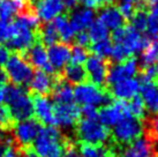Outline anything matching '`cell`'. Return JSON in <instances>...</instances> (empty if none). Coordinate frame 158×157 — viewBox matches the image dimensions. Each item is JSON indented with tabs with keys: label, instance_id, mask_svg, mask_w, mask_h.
<instances>
[{
	"label": "cell",
	"instance_id": "6da1fadb",
	"mask_svg": "<svg viewBox=\"0 0 158 157\" xmlns=\"http://www.w3.org/2000/svg\"><path fill=\"white\" fill-rule=\"evenodd\" d=\"M66 141L56 126L42 127L31 149L38 157H62Z\"/></svg>",
	"mask_w": 158,
	"mask_h": 157
},
{
	"label": "cell",
	"instance_id": "7a4b0ae2",
	"mask_svg": "<svg viewBox=\"0 0 158 157\" xmlns=\"http://www.w3.org/2000/svg\"><path fill=\"white\" fill-rule=\"evenodd\" d=\"M5 102L7 103L13 119L16 121L31 118L34 114L32 98L23 87L15 84L5 86Z\"/></svg>",
	"mask_w": 158,
	"mask_h": 157
},
{
	"label": "cell",
	"instance_id": "3957f363",
	"mask_svg": "<svg viewBox=\"0 0 158 157\" xmlns=\"http://www.w3.org/2000/svg\"><path fill=\"white\" fill-rule=\"evenodd\" d=\"M109 127L104 126L97 119L84 118L76 124V136L81 143L103 144L110 138Z\"/></svg>",
	"mask_w": 158,
	"mask_h": 157
},
{
	"label": "cell",
	"instance_id": "277c9868",
	"mask_svg": "<svg viewBox=\"0 0 158 157\" xmlns=\"http://www.w3.org/2000/svg\"><path fill=\"white\" fill-rule=\"evenodd\" d=\"M6 66V74L12 84L24 87L28 86L31 78L34 75L32 66L24 59L20 52H12L9 54L7 61L5 62Z\"/></svg>",
	"mask_w": 158,
	"mask_h": 157
},
{
	"label": "cell",
	"instance_id": "5b68a950",
	"mask_svg": "<svg viewBox=\"0 0 158 157\" xmlns=\"http://www.w3.org/2000/svg\"><path fill=\"white\" fill-rule=\"evenodd\" d=\"M154 38H150L149 36H142L133 28L131 24H125L114 29L112 35H111V40L113 43H119L125 45L126 48L131 51L132 54L142 52Z\"/></svg>",
	"mask_w": 158,
	"mask_h": 157
},
{
	"label": "cell",
	"instance_id": "8992f818",
	"mask_svg": "<svg viewBox=\"0 0 158 157\" xmlns=\"http://www.w3.org/2000/svg\"><path fill=\"white\" fill-rule=\"evenodd\" d=\"M9 39L6 42V48L12 52H23L37 40L35 30H31L15 18L9 21Z\"/></svg>",
	"mask_w": 158,
	"mask_h": 157
},
{
	"label": "cell",
	"instance_id": "52a82bcc",
	"mask_svg": "<svg viewBox=\"0 0 158 157\" xmlns=\"http://www.w3.org/2000/svg\"><path fill=\"white\" fill-rule=\"evenodd\" d=\"M144 124L142 120L133 116H126L113 126L112 136L113 140L120 146L131 144L135 140L143 135Z\"/></svg>",
	"mask_w": 158,
	"mask_h": 157
},
{
	"label": "cell",
	"instance_id": "ba28073f",
	"mask_svg": "<svg viewBox=\"0 0 158 157\" xmlns=\"http://www.w3.org/2000/svg\"><path fill=\"white\" fill-rule=\"evenodd\" d=\"M74 90V100L80 105H92L101 106L111 103V95L107 91L103 90V88L98 87L91 82H83L76 84Z\"/></svg>",
	"mask_w": 158,
	"mask_h": 157
},
{
	"label": "cell",
	"instance_id": "9c48e42d",
	"mask_svg": "<svg viewBox=\"0 0 158 157\" xmlns=\"http://www.w3.org/2000/svg\"><path fill=\"white\" fill-rule=\"evenodd\" d=\"M40 129H42V124L37 119L28 118V119L21 120L16 125H14V142L18 143L21 148L30 147V144H32V142L35 141Z\"/></svg>",
	"mask_w": 158,
	"mask_h": 157
},
{
	"label": "cell",
	"instance_id": "30bf717a",
	"mask_svg": "<svg viewBox=\"0 0 158 157\" xmlns=\"http://www.w3.org/2000/svg\"><path fill=\"white\" fill-rule=\"evenodd\" d=\"M126 116H132L128 108V100H117L98 110L97 120L106 127H113Z\"/></svg>",
	"mask_w": 158,
	"mask_h": 157
},
{
	"label": "cell",
	"instance_id": "8fae6325",
	"mask_svg": "<svg viewBox=\"0 0 158 157\" xmlns=\"http://www.w3.org/2000/svg\"><path fill=\"white\" fill-rule=\"evenodd\" d=\"M110 64V60H107L106 58L98 57L95 54L89 56L83 64L89 81L101 88L106 86V78Z\"/></svg>",
	"mask_w": 158,
	"mask_h": 157
},
{
	"label": "cell",
	"instance_id": "7c38bea8",
	"mask_svg": "<svg viewBox=\"0 0 158 157\" xmlns=\"http://www.w3.org/2000/svg\"><path fill=\"white\" fill-rule=\"evenodd\" d=\"M140 66L137 64L135 57H129L123 62H115L110 64L109 70H107V78H106V84H112L118 81L125 80V78H135L139 74Z\"/></svg>",
	"mask_w": 158,
	"mask_h": 157
},
{
	"label": "cell",
	"instance_id": "4fadbf2b",
	"mask_svg": "<svg viewBox=\"0 0 158 157\" xmlns=\"http://www.w3.org/2000/svg\"><path fill=\"white\" fill-rule=\"evenodd\" d=\"M20 53L22 54L23 57H24V59L32 67H36L37 70H44V72H46L48 74H58V73L54 72L51 64L48 62L46 48L40 43L38 39L28 50Z\"/></svg>",
	"mask_w": 158,
	"mask_h": 157
},
{
	"label": "cell",
	"instance_id": "5bb4252c",
	"mask_svg": "<svg viewBox=\"0 0 158 157\" xmlns=\"http://www.w3.org/2000/svg\"><path fill=\"white\" fill-rule=\"evenodd\" d=\"M60 78V73L58 74H48L44 70H37L34 73L30 82L28 83V87L30 92L37 96H46L51 94L57 81Z\"/></svg>",
	"mask_w": 158,
	"mask_h": 157
},
{
	"label": "cell",
	"instance_id": "9a60e30c",
	"mask_svg": "<svg viewBox=\"0 0 158 157\" xmlns=\"http://www.w3.org/2000/svg\"><path fill=\"white\" fill-rule=\"evenodd\" d=\"M81 117V109L77 104L65 103V104H54V118L57 126L72 127L76 125Z\"/></svg>",
	"mask_w": 158,
	"mask_h": 157
},
{
	"label": "cell",
	"instance_id": "2e32d148",
	"mask_svg": "<svg viewBox=\"0 0 158 157\" xmlns=\"http://www.w3.org/2000/svg\"><path fill=\"white\" fill-rule=\"evenodd\" d=\"M70 49L72 45L65 42H58L48 48V62L56 73H60L70 60Z\"/></svg>",
	"mask_w": 158,
	"mask_h": 157
},
{
	"label": "cell",
	"instance_id": "e0dca14e",
	"mask_svg": "<svg viewBox=\"0 0 158 157\" xmlns=\"http://www.w3.org/2000/svg\"><path fill=\"white\" fill-rule=\"evenodd\" d=\"M140 82L135 78H125L110 84V95L115 100H129L140 91Z\"/></svg>",
	"mask_w": 158,
	"mask_h": 157
},
{
	"label": "cell",
	"instance_id": "ac0fdd59",
	"mask_svg": "<svg viewBox=\"0 0 158 157\" xmlns=\"http://www.w3.org/2000/svg\"><path fill=\"white\" fill-rule=\"evenodd\" d=\"M34 102V114L40 124L46 126H57L54 118V104L46 96H37L32 98Z\"/></svg>",
	"mask_w": 158,
	"mask_h": 157
},
{
	"label": "cell",
	"instance_id": "d6986e66",
	"mask_svg": "<svg viewBox=\"0 0 158 157\" xmlns=\"http://www.w3.org/2000/svg\"><path fill=\"white\" fill-rule=\"evenodd\" d=\"M35 6L38 18L44 22L52 21L53 19L65 13V5L62 0H30Z\"/></svg>",
	"mask_w": 158,
	"mask_h": 157
},
{
	"label": "cell",
	"instance_id": "ffe728a7",
	"mask_svg": "<svg viewBox=\"0 0 158 157\" xmlns=\"http://www.w3.org/2000/svg\"><path fill=\"white\" fill-rule=\"evenodd\" d=\"M107 29H117L126 24V21L118 8V5H107L98 8V19Z\"/></svg>",
	"mask_w": 158,
	"mask_h": 157
},
{
	"label": "cell",
	"instance_id": "44dd1931",
	"mask_svg": "<svg viewBox=\"0 0 158 157\" xmlns=\"http://www.w3.org/2000/svg\"><path fill=\"white\" fill-rule=\"evenodd\" d=\"M139 92L145 110L154 116H158V82L152 81L141 83Z\"/></svg>",
	"mask_w": 158,
	"mask_h": 157
},
{
	"label": "cell",
	"instance_id": "7402d4cb",
	"mask_svg": "<svg viewBox=\"0 0 158 157\" xmlns=\"http://www.w3.org/2000/svg\"><path fill=\"white\" fill-rule=\"evenodd\" d=\"M67 13L69 19V24L75 34L85 30L91 26V23L95 20V13L90 8H75Z\"/></svg>",
	"mask_w": 158,
	"mask_h": 157
},
{
	"label": "cell",
	"instance_id": "603a6c76",
	"mask_svg": "<svg viewBox=\"0 0 158 157\" xmlns=\"http://www.w3.org/2000/svg\"><path fill=\"white\" fill-rule=\"evenodd\" d=\"M152 150L154 148L150 140L147 136H141L131 144H128V147L123 151V157H150Z\"/></svg>",
	"mask_w": 158,
	"mask_h": 157
},
{
	"label": "cell",
	"instance_id": "cb8c5ba5",
	"mask_svg": "<svg viewBox=\"0 0 158 157\" xmlns=\"http://www.w3.org/2000/svg\"><path fill=\"white\" fill-rule=\"evenodd\" d=\"M61 78L67 81L69 84H80L88 80L87 72L83 65H76V64H67L64 70L60 72Z\"/></svg>",
	"mask_w": 158,
	"mask_h": 157
},
{
	"label": "cell",
	"instance_id": "d4e9b609",
	"mask_svg": "<svg viewBox=\"0 0 158 157\" xmlns=\"http://www.w3.org/2000/svg\"><path fill=\"white\" fill-rule=\"evenodd\" d=\"M51 94H52L53 100H54V102L57 104L73 103V100H74V90H73V87L61 78V75H60L59 80L56 83V86H54Z\"/></svg>",
	"mask_w": 158,
	"mask_h": 157
},
{
	"label": "cell",
	"instance_id": "484cf974",
	"mask_svg": "<svg viewBox=\"0 0 158 157\" xmlns=\"http://www.w3.org/2000/svg\"><path fill=\"white\" fill-rule=\"evenodd\" d=\"M36 35H37V39L45 48H48L52 44L58 43L60 40V36L58 34L57 29L53 26L52 21L40 22L38 29L36 30Z\"/></svg>",
	"mask_w": 158,
	"mask_h": 157
},
{
	"label": "cell",
	"instance_id": "4316f807",
	"mask_svg": "<svg viewBox=\"0 0 158 157\" xmlns=\"http://www.w3.org/2000/svg\"><path fill=\"white\" fill-rule=\"evenodd\" d=\"M52 23L54 28L57 29L59 36H60V40L65 42V43H69L70 40L74 38L75 32L69 24V19H68L67 12L56 16L52 20Z\"/></svg>",
	"mask_w": 158,
	"mask_h": 157
},
{
	"label": "cell",
	"instance_id": "83f0119b",
	"mask_svg": "<svg viewBox=\"0 0 158 157\" xmlns=\"http://www.w3.org/2000/svg\"><path fill=\"white\" fill-rule=\"evenodd\" d=\"M81 157H115L113 149L103 144H85L80 146Z\"/></svg>",
	"mask_w": 158,
	"mask_h": 157
},
{
	"label": "cell",
	"instance_id": "f1b7e54d",
	"mask_svg": "<svg viewBox=\"0 0 158 157\" xmlns=\"http://www.w3.org/2000/svg\"><path fill=\"white\" fill-rule=\"evenodd\" d=\"M157 61H158V43H157V38H154L151 40V43L142 51V58H141L142 66H141V68L150 65H155Z\"/></svg>",
	"mask_w": 158,
	"mask_h": 157
},
{
	"label": "cell",
	"instance_id": "f546056e",
	"mask_svg": "<svg viewBox=\"0 0 158 157\" xmlns=\"http://www.w3.org/2000/svg\"><path fill=\"white\" fill-rule=\"evenodd\" d=\"M112 48H113V45H112L111 38H106L103 40L95 42V43H90L88 51L95 56H98V57L107 58L109 56H111Z\"/></svg>",
	"mask_w": 158,
	"mask_h": 157
},
{
	"label": "cell",
	"instance_id": "4dcf8cb0",
	"mask_svg": "<svg viewBox=\"0 0 158 157\" xmlns=\"http://www.w3.org/2000/svg\"><path fill=\"white\" fill-rule=\"evenodd\" d=\"M88 35L91 43H95V42H98V40H103V39H106V38H110L109 29L99 20H96V21L92 22L91 26L89 27Z\"/></svg>",
	"mask_w": 158,
	"mask_h": 157
},
{
	"label": "cell",
	"instance_id": "1f68e13d",
	"mask_svg": "<svg viewBox=\"0 0 158 157\" xmlns=\"http://www.w3.org/2000/svg\"><path fill=\"white\" fill-rule=\"evenodd\" d=\"M128 108H129V112L133 117L137 118V119H144L147 110L143 104V100H141V97L139 95H136L135 97H133L132 100H128Z\"/></svg>",
	"mask_w": 158,
	"mask_h": 157
},
{
	"label": "cell",
	"instance_id": "d6a6232c",
	"mask_svg": "<svg viewBox=\"0 0 158 157\" xmlns=\"http://www.w3.org/2000/svg\"><path fill=\"white\" fill-rule=\"evenodd\" d=\"M145 136L150 140V142L152 144V148L158 149V116L152 118L149 121V124L144 126Z\"/></svg>",
	"mask_w": 158,
	"mask_h": 157
},
{
	"label": "cell",
	"instance_id": "836d02e7",
	"mask_svg": "<svg viewBox=\"0 0 158 157\" xmlns=\"http://www.w3.org/2000/svg\"><path fill=\"white\" fill-rule=\"evenodd\" d=\"M16 15V8L13 0H0V19L4 21H12Z\"/></svg>",
	"mask_w": 158,
	"mask_h": 157
},
{
	"label": "cell",
	"instance_id": "e575fe53",
	"mask_svg": "<svg viewBox=\"0 0 158 157\" xmlns=\"http://www.w3.org/2000/svg\"><path fill=\"white\" fill-rule=\"evenodd\" d=\"M89 57L88 49L79 46V45H73L70 49V62L76 64V65H83L87 58Z\"/></svg>",
	"mask_w": 158,
	"mask_h": 157
},
{
	"label": "cell",
	"instance_id": "d590c367",
	"mask_svg": "<svg viewBox=\"0 0 158 157\" xmlns=\"http://www.w3.org/2000/svg\"><path fill=\"white\" fill-rule=\"evenodd\" d=\"M129 57H133V54L125 45L114 43L113 48H112V52H111V58L114 62H123Z\"/></svg>",
	"mask_w": 158,
	"mask_h": 157
},
{
	"label": "cell",
	"instance_id": "8d00e7d4",
	"mask_svg": "<svg viewBox=\"0 0 158 157\" xmlns=\"http://www.w3.org/2000/svg\"><path fill=\"white\" fill-rule=\"evenodd\" d=\"M147 36L150 38H157L158 37V14L150 11L147 20Z\"/></svg>",
	"mask_w": 158,
	"mask_h": 157
},
{
	"label": "cell",
	"instance_id": "74e56055",
	"mask_svg": "<svg viewBox=\"0 0 158 157\" xmlns=\"http://www.w3.org/2000/svg\"><path fill=\"white\" fill-rule=\"evenodd\" d=\"M13 121L14 119L12 117V113L9 111L8 106H5L1 104L0 105V127L6 131L13 126Z\"/></svg>",
	"mask_w": 158,
	"mask_h": 157
},
{
	"label": "cell",
	"instance_id": "f35d334b",
	"mask_svg": "<svg viewBox=\"0 0 158 157\" xmlns=\"http://www.w3.org/2000/svg\"><path fill=\"white\" fill-rule=\"evenodd\" d=\"M118 8L120 11V13H121V15L123 16V19H125L126 23H129L131 19L133 18V15L135 13V8H136L135 5L129 4V2H123L120 6L118 5Z\"/></svg>",
	"mask_w": 158,
	"mask_h": 157
},
{
	"label": "cell",
	"instance_id": "ab89813d",
	"mask_svg": "<svg viewBox=\"0 0 158 157\" xmlns=\"http://www.w3.org/2000/svg\"><path fill=\"white\" fill-rule=\"evenodd\" d=\"M73 40H74V45H79V46H82V48H85V49H88L90 43H91L90 38H89L88 32L85 30L76 32L74 35Z\"/></svg>",
	"mask_w": 158,
	"mask_h": 157
},
{
	"label": "cell",
	"instance_id": "60d3db41",
	"mask_svg": "<svg viewBox=\"0 0 158 157\" xmlns=\"http://www.w3.org/2000/svg\"><path fill=\"white\" fill-rule=\"evenodd\" d=\"M10 32H9V22L4 21L0 19V44L6 43L9 39Z\"/></svg>",
	"mask_w": 158,
	"mask_h": 157
},
{
	"label": "cell",
	"instance_id": "b9f144b4",
	"mask_svg": "<svg viewBox=\"0 0 158 157\" xmlns=\"http://www.w3.org/2000/svg\"><path fill=\"white\" fill-rule=\"evenodd\" d=\"M62 157H81L80 151L75 148L74 143H73L70 140H67L66 141V144H65V151H64V156Z\"/></svg>",
	"mask_w": 158,
	"mask_h": 157
},
{
	"label": "cell",
	"instance_id": "7bdbcfd3",
	"mask_svg": "<svg viewBox=\"0 0 158 157\" xmlns=\"http://www.w3.org/2000/svg\"><path fill=\"white\" fill-rule=\"evenodd\" d=\"M81 113L84 114V118H88V119H97L98 110H97L96 106H92V105H83L82 109H81Z\"/></svg>",
	"mask_w": 158,
	"mask_h": 157
},
{
	"label": "cell",
	"instance_id": "ee69618b",
	"mask_svg": "<svg viewBox=\"0 0 158 157\" xmlns=\"http://www.w3.org/2000/svg\"><path fill=\"white\" fill-rule=\"evenodd\" d=\"M2 157H22V151H21V149L19 148V147L14 146L13 143L8 146V148L6 149V151L2 155Z\"/></svg>",
	"mask_w": 158,
	"mask_h": 157
},
{
	"label": "cell",
	"instance_id": "f6af8a7d",
	"mask_svg": "<svg viewBox=\"0 0 158 157\" xmlns=\"http://www.w3.org/2000/svg\"><path fill=\"white\" fill-rule=\"evenodd\" d=\"M9 54H10V52H9L8 49L2 44H0V66L5 65V62L8 59Z\"/></svg>",
	"mask_w": 158,
	"mask_h": 157
},
{
	"label": "cell",
	"instance_id": "bcb514c9",
	"mask_svg": "<svg viewBox=\"0 0 158 157\" xmlns=\"http://www.w3.org/2000/svg\"><path fill=\"white\" fill-rule=\"evenodd\" d=\"M13 143H14V139L12 136H7L5 141L0 142V157H2V155H4L5 151H6V149L8 148V146H10V144H13Z\"/></svg>",
	"mask_w": 158,
	"mask_h": 157
},
{
	"label": "cell",
	"instance_id": "7dc6e473",
	"mask_svg": "<svg viewBox=\"0 0 158 157\" xmlns=\"http://www.w3.org/2000/svg\"><path fill=\"white\" fill-rule=\"evenodd\" d=\"M79 2H81L82 5H84L87 8H99V4H98V0H79Z\"/></svg>",
	"mask_w": 158,
	"mask_h": 157
},
{
	"label": "cell",
	"instance_id": "c3c4849f",
	"mask_svg": "<svg viewBox=\"0 0 158 157\" xmlns=\"http://www.w3.org/2000/svg\"><path fill=\"white\" fill-rule=\"evenodd\" d=\"M64 1V5H65V8H66V12H70L77 7V5L80 4L79 0H62Z\"/></svg>",
	"mask_w": 158,
	"mask_h": 157
},
{
	"label": "cell",
	"instance_id": "681fc988",
	"mask_svg": "<svg viewBox=\"0 0 158 157\" xmlns=\"http://www.w3.org/2000/svg\"><path fill=\"white\" fill-rule=\"evenodd\" d=\"M7 82H8V76L6 74V70L1 68V66H0V88L7 86Z\"/></svg>",
	"mask_w": 158,
	"mask_h": 157
},
{
	"label": "cell",
	"instance_id": "f907efd6",
	"mask_svg": "<svg viewBox=\"0 0 158 157\" xmlns=\"http://www.w3.org/2000/svg\"><path fill=\"white\" fill-rule=\"evenodd\" d=\"M117 0H98V4H99V8L103 6H107V5H113L115 4Z\"/></svg>",
	"mask_w": 158,
	"mask_h": 157
},
{
	"label": "cell",
	"instance_id": "816d5d0a",
	"mask_svg": "<svg viewBox=\"0 0 158 157\" xmlns=\"http://www.w3.org/2000/svg\"><path fill=\"white\" fill-rule=\"evenodd\" d=\"M150 11L158 14V0H155L154 2L151 4V6H150Z\"/></svg>",
	"mask_w": 158,
	"mask_h": 157
},
{
	"label": "cell",
	"instance_id": "f5cc1de1",
	"mask_svg": "<svg viewBox=\"0 0 158 157\" xmlns=\"http://www.w3.org/2000/svg\"><path fill=\"white\" fill-rule=\"evenodd\" d=\"M5 102V87L0 88V105Z\"/></svg>",
	"mask_w": 158,
	"mask_h": 157
},
{
	"label": "cell",
	"instance_id": "db71d44e",
	"mask_svg": "<svg viewBox=\"0 0 158 157\" xmlns=\"http://www.w3.org/2000/svg\"><path fill=\"white\" fill-rule=\"evenodd\" d=\"M6 133H5V129L4 128H1L0 127V142H2V141H5L6 140Z\"/></svg>",
	"mask_w": 158,
	"mask_h": 157
},
{
	"label": "cell",
	"instance_id": "11a10c76",
	"mask_svg": "<svg viewBox=\"0 0 158 157\" xmlns=\"http://www.w3.org/2000/svg\"><path fill=\"white\" fill-rule=\"evenodd\" d=\"M141 2H144L145 5H148V6H151V4L154 2L155 0H140Z\"/></svg>",
	"mask_w": 158,
	"mask_h": 157
},
{
	"label": "cell",
	"instance_id": "9f6ffc18",
	"mask_svg": "<svg viewBox=\"0 0 158 157\" xmlns=\"http://www.w3.org/2000/svg\"><path fill=\"white\" fill-rule=\"evenodd\" d=\"M123 2H129V4L136 5L137 2H140V0H123Z\"/></svg>",
	"mask_w": 158,
	"mask_h": 157
},
{
	"label": "cell",
	"instance_id": "6f0895ef",
	"mask_svg": "<svg viewBox=\"0 0 158 157\" xmlns=\"http://www.w3.org/2000/svg\"><path fill=\"white\" fill-rule=\"evenodd\" d=\"M150 157H158L157 155H155V156H150Z\"/></svg>",
	"mask_w": 158,
	"mask_h": 157
},
{
	"label": "cell",
	"instance_id": "680465c9",
	"mask_svg": "<svg viewBox=\"0 0 158 157\" xmlns=\"http://www.w3.org/2000/svg\"><path fill=\"white\" fill-rule=\"evenodd\" d=\"M157 43H158V38H157Z\"/></svg>",
	"mask_w": 158,
	"mask_h": 157
}]
</instances>
